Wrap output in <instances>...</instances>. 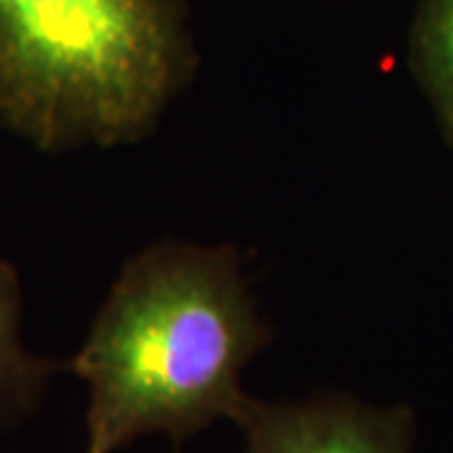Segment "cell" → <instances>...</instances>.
I'll list each match as a JSON object with an SVG mask.
<instances>
[{
    "label": "cell",
    "mask_w": 453,
    "mask_h": 453,
    "mask_svg": "<svg viewBox=\"0 0 453 453\" xmlns=\"http://www.w3.org/2000/svg\"><path fill=\"white\" fill-rule=\"evenodd\" d=\"M273 340L232 244L164 240L136 252L68 368L88 386L86 451L164 434L174 446L232 421L242 372Z\"/></svg>",
    "instance_id": "1"
},
{
    "label": "cell",
    "mask_w": 453,
    "mask_h": 453,
    "mask_svg": "<svg viewBox=\"0 0 453 453\" xmlns=\"http://www.w3.org/2000/svg\"><path fill=\"white\" fill-rule=\"evenodd\" d=\"M195 68L189 0H0V127L41 151L144 139Z\"/></svg>",
    "instance_id": "2"
},
{
    "label": "cell",
    "mask_w": 453,
    "mask_h": 453,
    "mask_svg": "<svg viewBox=\"0 0 453 453\" xmlns=\"http://www.w3.org/2000/svg\"><path fill=\"white\" fill-rule=\"evenodd\" d=\"M244 453H413L416 413L408 405H371L348 393L303 403L247 398L234 418Z\"/></svg>",
    "instance_id": "3"
},
{
    "label": "cell",
    "mask_w": 453,
    "mask_h": 453,
    "mask_svg": "<svg viewBox=\"0 0 453 453\" xmlns=\"http://www.w3.org/2000/svg\"><path fill=\"white\" fill-rule=\"evenodd\" d=\"M58 363L33 356L20 340V285L0 259V431L23 423L41 405Z\"/></svg>",
    "instance_id": "4"
},
{
    "label": "cell",
    "mask_w": 453,
    "mask_h": 453,
    "mask_svg": "<svg viewBox=\"0 0 453 453\" xmlns=\"http://www.w3.org/2000/svg\"><path fill=\"white\" fill-rule=\"evenodd\" d=\"M408 65L453 149V0H418L408 35Z\"/></svg>",
    "instance_id": "5"
}]
</instances>
